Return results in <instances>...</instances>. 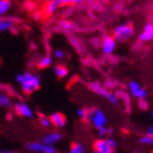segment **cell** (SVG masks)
I'll use <instances>...</instances> for the list:
<instances>
[{"label": "cell", "mask_w": 153, "mask_h": 153, "mask_svg": "<svg viewBox=\"0 0 153 153\" xmlns=\"http://www.w3.org/2000/svg\"><path fill=\"white\" fill-rule=\"evenodd\" d=\"M15 80L25 94H31L41 86V76L33 72H23L16 75Z\"/></svg>", "instance_id": "6da1fadb"}, {"label": "cell", "mask_w": 153, "mask_h": 153, "mask_svg": "<svg viewBox=\"0 0 153 153\" xmlns=\"http://www.w3.org/2000/svg\"><path fill=\"white\" fill-rule=\"evenodd\" d=\"M89 88L93 93L103 97L109 104L114 105V106H119L120 104V99L118 97L117 93L112 92L111 90H108L107 88L105 87L104 85H102L99 82H92L89 84Z\"/></svg>", "instance_id": "7a4b0ae2"}, {"label": "cell", "mask_w": 153, "mask_h": 153, "mask_svg": "<svg viewBox=\"0 0 153 153\" xmlns=\"http://www.w3.org/2000/svg\"><path fill=\"white\" fill-rule=\"evenodd\" d=\"M134 34H135V29L128 23H122L117 25L112 32V36L116 39V41L120 43L131 40L134 36Z\"/></svg>", "instance_id": "3957f363"}, {"label": "cell", "mask_w": 153, "mask_h": 153, "mask_svg": "<svg viewBox=\"0 0 153 153\" xmlns=\"http://www.w3.org/2000/svg\"><path fill=\"white\" fill-rule=\"evenodd\" d=\"M86 121L94 128L99 130L107 124V116L100 108H90L88 109V116Z\"/></svg>", "instance_id": "277c9868"}, {"label": "cell", "mask_w": 153, "mask_h": 153, "mask_svg": "<svg viewBox=\"0 0 153 153\" xmlns=\"http://www.w3.org/2000/svg\"><path fill=\"white\" fill-rule=\"evenodd\" d=\"M128 94L134 99H137L138 101L140 100H147L148 97V91L140 86V84L136 80H131L128 84Z\"/></svg>", "instance_id": "5b68a950"}, {"label": "cell", "mask_w": 153, "mask_h": 153, "mask_svg": "<svg viewBox=\"0 0 153 153\" xmlns=\"http://www.w3.org/2000/svg\"><path fill=\"white\" fill-rule=\"evenodd\" d=\"M26 149L30 152L36 153H57V150L54 146L45 145L41 141H32V143H26Z\"/></svg>", "instance_id": "8992f818"}, {"label": "cell", "mask_w": 153, "mask_h": 153, "mask_svg": "<svg viewBox=\"0 0 153 153\" xmlns=\"http://www.w3.org/2000/svg\"><path fill=\"white\" fill-rule=\"evenodd\" d=\"M117 48V41L112 36H105L101 41V51L105 56H110Z\"/></svg>", "instance_id": "52a82bcc"}, {"label": "cell", "mask_w": 153, "mask_h": 153, "mask_svg": "<svg viewBox=\"0 0 153 153\" xmlns=\"http://www.w3.org/2000/svg\"><path fill=\"white\" fill-rule=\"evenodd\" d=\"M14 110L18 116L26 118V119H32L34 117V112H33L32 108L27 103L22 102V101H18L14 104Z\"/></svg>", "instance_id": "ba28073f"}, {"label": "cell", "mask_w": 153, "mask_h": 153, "mask_svg": "<svg viewBox=\"0 0 153 153\" xmlns=\"http://www.w3.org/2000/svg\"><path fill=\"white\" fill-rule=\"evenodd\" d=\"M153 40V22H147L143 30L138 34V41L140 43H148Z\"/></svg>", "instance_id": "9c48e42d"}, {"label": "cell", "mask_w": 153, "mask_h": 153, "mask_svg": "<svg viewBox=\"0 0 153 153\" xmlns=\"http://www.w3.org/2000/svg\"><path fill=\"white\" fill-rule=\"evenodd\" d=\"M93 150L97 153H115V150L110 148V146L105 140V138H97L93 143Z\"/></svg>", "instance_id": "30bf717a"}, {"label": "cell", "mask_w": 153, "mask_h": 153, "mask_svg": "<svg viewBox=\"0 0 153 153\" xmlns=\"http://www.w3.org/2000/svg\"><path fill=\"white\" fill-rule=\"evenodd\" d=\"M51 124L54 125L55 128H65L66 125V118L63 114L59 111H56V112H53L51 116Z\"/></svg>", "instance_id": "8fae6325"}, {"label": "cell", "mask_w": 153, "mask_h": 153, "mask_svg": "<svg viewBox=\"0 0 153 153\" xmlns=\"http://www.w3.org/2000/svg\"><path fill=\"white\" fill-rule=\"evenodd\" d=\"M62 137H63V135H62L60 132H58V131H53V132H49L48 134H46V135L42 138V143L48 146H54L55 143H57L58 141L61 140Z\"/></svg>", "instance_id": "7c38bea8"}, {"label": "cell", "mask_w": 153, "mask_h": 153, "mask_svg": "<svg viewBox=\"0 0 153 153\" xmlns=\"http://www.w3.org/2000/svg\"><path fill=\"white\" fill-rule=\"evenodd\" d=\"M16 19L11 16H3L0 17V33L7 32L13 29V27L15 26Z\"/></svg>", "instance_id": "4fadbf2b"}, {"label": "cell", "mask_w": 153, "mask_h": 153, "mask_svg": "<svg viewBox=\"0 0 153 153\" xmlns=\"http://www.w3.org/2000/svg\"><path fill=\"white\" fill-rule=\"evenodd\" d=\"M53 62H54V57L51 55H44L39 60L38 66L40 69H47L53 64Z\"/></svg>", "instance_id": "5bb4252c"}, {"label": "cell", "mask_w": 153, "mask_h": 153, "mask_svg": "<svg viewBox=\"0 0 153 153\" xmlns=\"http://www.w3.org/2000/svg\"><path fill=\"white\" fill-rule=\"evenodd\" d=\"M53 71H54V74L56 75L58 78H64V77H66L68 74H69L68 68H65V66L62 65V64H57V65H55Z\"/></svg>", "instance_id": "9a60e30c"}, {"label": "cell", "mask_w": 153, "mask_h": 153, "mask_svg": "<svg viewBox=\"0 0 153 153\" xmlns=\"http://www.w3.org/2000/svg\"><path fill=\"white\" fill-rule=\"evenodd\" d=\"M59 8H60V4L58 3L57 0H51V1H48V3L46 4L45 12L47 15H53V14H55V13L59 10Z\"/></svg>", "instance_id": "2e32d148"}, {"label": "cell", "mask_w": 153, "mask_h": 153, "mask_svg": "<svg viewBox=\"0 0 153 153\" xmlns=\"http://www.w3.org/2000/svg\"><path fill=\"white\" fill-rule=\"evenodd\" d=\"M11 8H12V3L10 0H0V17L7 15Z\"/></svg>", "instance_id": "e0dca14e"}, {"label": "cell", "mask_w": 153, "mask_h": 153, "mask_svg": "<svg viewBox=\"0 0 153 153\" xmlns=\"http://www.w3.org/2000/svg\"><path fill=\"white\" fill-rule=\"evenodd\" d=\"M70 153H88L86 146L82 143H73L70 148Z\"/></svg>", "instance_id": "ac0fdd59"}, {"label": "cell", "mask_w": 153, "mask_h": 153, "mask_svg": "<svg viewBox=\"0 0 153 153\" xmlns=\"http://www.w3.org/2000/svg\"><path fill=\"white\" fill-rule=\"evenodd\" d=\"M97 131V136H99V138H106V137H109V136H111L112 134H114V128H108L107 125H105V126H103V128H99Z\"/></svg>", "instance_id": "d6986e66"}, {"label": "cell", "mask_w": 153, "mask_h": 153, "mask_svg": "<svg viewBox=\"0 0 153 153\" xmlns=\"http://www.w3.org/2000/svg\"><path fill=\"white\" fill-rule=\"evenodd\" d=\"M12 106V100L5 93H0V107L10 108Z\"/></svg>", "instance_id": "ffe728a7"}, {"label": "cell", "mask_w": 153, "mask_h": 153, "mask_svg": "<svg viewBox=\"0 0 153 153\" xmlns=\"http://www.w3.org/2000/svg\"><path fill=\"white\" fill-rule=\"evenodd\" d=\"M118 97H119L120 101H122V102L125 104L126 108H128V109L130 110V109H131V100H130V97H131V95L128 94V93H125V92L121 91L120 93L118 94Z\"/></svg>", "instance_id": "44dd1931"}, {"label": "cell", "mask_w": 153, "mask_h": 153, "mask_svg": "<svg viewBox=\"0 0 153 153\" xmlns=\"http://www.w3.org/2000/svg\"><path fill=\"white\" fill-rule=\"evenodd\" d=\"M39 122H40L42 128H49L51 125H53L51 124V118L47 117V116H45V115L40 116V118H39Z\"/></svg>", "instance_id": "7402d4cb"}, {"label": "cell", "mask_w": 153, "mask_h": 153, "mask_svg": "<svg viewBox=\"0 0 153 153\" xmlns=\"http://www.w3.org/2000/svg\"><path fill=\"white\" fill-rule=\"evenodd\" d=\"M59 27H60L61 30L65 31V32H70L72 30V28H73V25L66 19H61V21H59Z\"/></svg>", "instance_id": "603a6c76"}, {"label": "cell", "mask_w": 153, "mask_h": 153, "mask_svg": "<svg viewBox=\"0 0 153 153\" xmlns=\"http://www.w3.org/2000/svg\"><path fill=\"white\" fill-rule=\"evenodd\" d=\"M138 143L143 146H153V136L147 135V134H146V135L141 136V137L138 139Z\"/></svg>", "instance_id": "cb8c5ba5"}, {"label": "cell", "mask_w": 153, "mask_h": 153, "mask_svg": "<svg viewBox=\"0 0 153 153\" xmlns=\"http://www.w3.org/2000/svg\"><path fill=\"white\" fill-rule=\"evenodd\" d=\"M66 56L65 51H63V49H60V48H57L54 51V53H53V57H54L55 59H58V60H61V59H64Z\"/></svg>", "instance_id": "d4e9b609"}, {"label": "cell", "mask_w": 153, "mask_h": 153, "mask_svg": "<svg viewBox=\"0 0 153 153\" xmlns=\"http://www.w3.org/2000/svg\"><path fill=\"white\" fill-rule=\"evenodd\" d=\"M105 140L107 141V143L110 146V148H111L112 150H116V149L118 148V146H119L118 141L116 140L114 137H111V136H109V137H106V138H105Z\"/></svg>", "instance_id": "484cf974"}, {"label": "cell", "mask_w": 153, "mask_h": 153, "mask_svg": "<svg viewBox=\"0 0 153 153\" xmlns=\"http://www.w3.org/2000/svg\"><path fill=\"white\" fill-rule=\"evenodd\" d=\"M76 114H77V117H78L79 119L86 120V119H87V116H88V109H86V108H78Z\"/></svg>", "instance_id": "4316f807"}, {"label": "cell", "mask_w": 153, "mask_h": 153, "mask_svg": "<svg viewBox=\"0 0 153 153\" xmlns=\"http://www.w3.org/2000/svg\"><path fill=\"white\" fill-rule=\"evenodd\" d=\"M138 107L140 108L141 110H147L149 108V103L147 100H140L138 101Z\"/></svg>", "instance_id": "83f0119b"}, {"label": "cell", "mask_w": 153, "mask_h": 153, "mask_svg": "<svg viewBox=\"0 0 153 153\" xmlns=\"http://www.w3.org/2000/svg\"><path fill=\"white\" fill-rule=\"evenodd\" d=\"M105 87L107 88L108 90L110 89H114V88H116V86H117V82H115V80H112V79H107L106 82H105Z\"/></svg>", "instance_id": "f1b7e54d"}, {"label": "cell", "mask_w": 153, "mask_h": 153, "mask_svg": "<svg viewBox=\"0 0 153 153\" xmlns=\"http://www.w3.org/2000/svg\"><path fill=\"white\" fill-rule=\"evenodd\" d=\"M57 1L60 5H68L72 3V0H57Z\"/></svg>", "instance_id": "f546056e"}, {"label": "cell", "mask_w": 153, "mask_h": 153, "mask_svg": "<svg viewBox=\"0 0 153 153\" xmlns=\"http://www.w3.org/2000/svg\"><path fill=\"white\" fill-rule=\"evenodd\" d=\"M146 134H147V135L153 136V125L152 126H149L148 130H147V132H146Z\"/></svg>", "instance_id": "4dcf8cb0"}, {"label": "cell", "mask_w": 153, "mask_h": 153, "mask_svg": "<svg viewBox=\"0 0 153 153\" xmlns=\"http://www.w3.org/2000/svg\"><path fill=\"white\" fill-rule=\"evenodd\" d=\"M85 0H72V3H75V4H79V3H82Z\"/></svg>", "instance_id": "1f68e13d"}, {"label": "cell", "mask_w": 153, "mask_h": 153, "mask_svg": "<svg viewBox=\"0 0 153 153\" xmlns=\"http://www.w3.org/2000/svg\"><path fill=\"white\" fill-rule=\"evenodd\" d=\"M1 153H17L15 151H11V150H5V151H1Z\"/></svg>", "instance_id": "d6a6232c"}, {"label": "cell", "mask_w": 153, "mask_h": 153, "mask_svg": "<svg viewBox=\"0 0 153 153\" xmlns=\"http://www.w3.org/2000/svg\"><path fill=\"white\" fill-rule=\"evenodd\" d=\"M151 117L153 118V110H152V111H151Z\"/></svg>", "instance_id": "836d02e7"}, {"label": "cell", "mask_w": 153, "mask_h": 153, "mask_svg": "<svg viewBox=\"0 0 153 153\" xmlns=\"http://www.w3.org/2000/svg\"><path fill=\"white\" fill-rule=\"evenodd\" d=\"M92 153H97V151H94V150H93V152H92Z\"/></svg>", "instance_id": "e575fe53"}, {"label": "cell", "mask_w": 153, "mask_h": 153, "mask_svg": "<svg viewBox=\"0 0 153 153\" xmlns=\"http://www.w3.org/2000/svg\"><path fill=\"white\" fill-rule=\"evenodd\" d=\"M1 151H2V150H1V148H0V153H1Z\"/></svg>", "instance_id": "d590c367"}, {"label": "cell", "mask_w": 153, "mask_h": 153, "mask_svg": "<svg viewBox=\"0 0 153 153\" xmlns=\"http://www.w3.org/2000/svg\"><path fill=\"white\" fill-rule=\"evenodd\" d=\"M10 1H11V0H10Z\"/></svg>", "instance_id": "8d00e7d4"}]
</instances>
